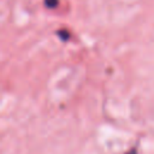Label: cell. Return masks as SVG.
I'll use <instances>...</instances> for the list:
<instances>
[{
    "instance_id": "7a4b0ae2",
    "label": "cell",
    "mask_w": 154,
    "mask_h": 154,
    "mask_svg": "<svg viewBox=\"0 0 154 154\" xmlns=\"http://www.w3.org/2000/svg\"><path fill=\"white\" fill-rule=\"evenodd\" d=\"M58 34L61 36V38H63V40H67V38H69V32H67L66 30H60Z\"/></svg>"
},
{
    "instance_id": "6da1fadb",
    "label": "cell",
    "mask_w": 154,
    "mask_h": 154,
    "mask_svg": "<svg viewBox=\"0 0 154 154\" xmlns=\"http://www.w3.org/2000/svg\"><path fill=\"white\" fill-rule=\"evenodd\" d=\"M58 2H59V0H45V5H46L47 7H49V8L57 7Z\"/></svg>"
}]
</instances>
